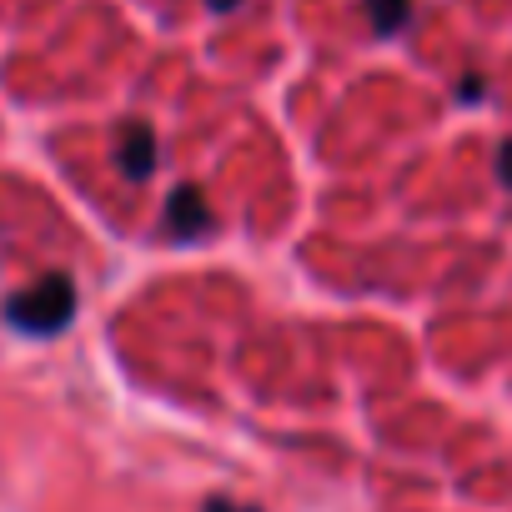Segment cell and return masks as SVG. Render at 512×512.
Returning a JSON list of instances; mask_svg holds the SVG:
<instances>
[{"label":"cell","mask_w":512,"mask_h":512,"mask_svg":"<svg viewBox=\"0 0 512 512\" xmlns=\"http://www.w3.org/2000/svg\"><path fill=\"white\" fill-rule=\"evenodd\" d=\"M497 181L512 191V141H502V146H497Z\"/></svg>","instance_id":"5"},{"label":"cell","mask_w":512,"mask_h":512,"mask_svg":"<svg viewBox=\"0 0 512 512\" xmlns=\"http://www.w3.org/2000/svg\"><path fill=\"white\" fill-rule=\"evenodd\" d=\"M161 226H166L171 241H206V236L216 231V216H211L201 186H176V191L166 196V216H161Z\"/></svg>","instance_id":"2"},{"label":"cell","mask_w":512,"mask_h":512,"mask_svg":"<svg viewBox=\"0 0 512 512\" xmlns=\"http://www.w3.org/2000/svg\"><path fill=\"white\" fill-rule=\"evenodd\" d=\"M116 166L126 181H151L156 171V131L146 121H121L116 126Z\"/></svg>","instance_id":"3"},{"label":"cell","mask_w":512,"mask_h":512,"mask_svg":"<svg viewBox=\"0 0 512 512\" xmlns=\"http://www.w3.org/2000/svg\"><path fill=\"white\" fill-rule=\"evenodd\" d=\"M362 11H367L377 36H397L412 21V0H362Z\"/></svg>","instance_id":"4"},{"label":"cell","mask_w":512,"mask_h":512,"mask_svg":"<svg viewBox=\"0 0 512 512\" xmlns=\"http://www.w3.org/2000/svg\"><path fill=\"white\" fill-rule=\"evenodd\" d=\"M206 512H236V507H226V502H211V507H206Z\"/></svg>","instance_id":"8"},{"label":"cell","mask_w":512,"mask_h":512,"mask_svg":"<svg viewBox=\"0 0 512 512\" xmlns=\"http://www.w3.org/2000/svg\"><path fill=\"white\" fill-rule=\"evenodd\" d=\"M6 317L21 332H36V337H51V332L71 327V317H76V287H71V277L66 272H46L36 287H26V292H16L6 302Z\"/></svg>","instance_id":"1"},{"label":"cell","mask_w":512,"mask_h":512,"mask_svg":"<svg viewBox=\"0 0 512 512\" xmlns=\"http://www.w3.org/2000/svg\"><path fill=\"white\" fill-rule=\"evenodd\" d=\"M477 96H482V76H467L462 81V101H477Z\"/></svg>","instance_id":"6"},{"label":"cell","mask_w":512,"mask_h":512,"mask_svg":"<svg viewBox=\"0 0 512 512\" xmlns=\"http://www.w3.org/2000/svg\"><path fill=\"white\" fill-rule=\"evenodd\" d=\"M206 6H211V11H216V16H231V11H236V6H241V0H206Z\"/></svg>","instance_id":"7"}]
</instances>
